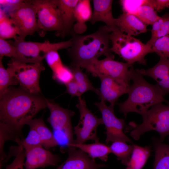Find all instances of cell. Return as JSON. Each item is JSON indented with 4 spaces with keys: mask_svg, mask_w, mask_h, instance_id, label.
<instances>
[{
    "mask_svg": "<svg viewBox=\"0 0 169 169\" xmlns=\"http://www.w3.org/2000/svg\"><path fill=\"white\" fill-rule=\"evenodd\" d=\"M0 99V136L16 143L23 138L24 126L47 107L46 98L20 86H10Z\"/></svg>",
    "mask_w": 169,
    "mask_h": 169,
    "instance_id": "1",
    "label": "cell"
},
{
    "mask_svg": "<svg viewBox=\"0 0 169 169\" xmlns=\"http://www.w3.org/2000/svg\"><path fill=\"white\" fill-rule=\"evenodd\" d=\"M106 26L100 27L95 32L80 35L73 30L70 33L71 46L68 50L71 60V66L87 70L92 63L102 55L114 58L109 46L110 33Z\"/></svg>",
    "mask_w": 169,
    "mask_h": 169,
    "instance_id": "2",
    "label": "cell"
},
{
    "mask_svg": "<svg viewBox=\"0 0 169 169\" xmlns=\"http://www.w3.org/2000/svg\"><path fill=\"white\" fill-rule=\"evenodd\" d=\"M131 79L133 83L130 85L128 97L125 101L117 104L119 111L125 116L130 112L141 115L153 105L159 103L169 102L164 98L165 95L158 86L147 82L141 73L139 69L130 68Z\"/></svg>",
    "mask_w": 169,
    "mask_h": 169,
    "instance_id": "3",
    "label": "cell"
},
{
    "mask_svg": "<svg viewBox=\"0 0 169 169\" xmlns=\"http://www.w3.org/2000/svg\"><path fill=\"white\" fill-rule=\"evenodd\" d=\"M141 115L142 121L141 124L131 122L125 128L127 131L131 130L130 135L134 139L138 140L145 133L155 131L159 133L161 142L167 136L169 141V105L157 103Z\"/></svg>",
    "mask_w": 169,
    "mask_h": 169,
    "instance_id": "4",
    "label": "cell"
},
{
    "mask_svg": "<svg viewBox=\"0 0 169 169\" xmlns=\"http://www.w3.org/2000/svg\"><path fill=\"white\" fill-rule=\"evenodd\" d=\"M110 40L112 44L110 47L111 51L118 54L131 65L135 62L146 64V56L153 53L149 45L143 43L133 36L121 32L119 29L111 32Z\"/></svg>",
    "mask_w": 169,
    "mask_h": 169,
    "instance_id": "5",
    "label": "cell"
},
{
    "mask_svg": "<svg viewBox=\"0 0 169 169\" xmlns=\"http://www.w3.org/2000/svg\"><path fill=\"white\" fill-rule=\"evenodd\" d=\"M16 48L17 55L12 60L26 63L42 62L46 54L51 51L67 49L71 45V39L65 41L51 43L46 40L43 42L25 41L17 36L10 42Z\"/></svg>",
    "mask_w": 169,
    "mask_h": 169,
    "instance_id": "6",
    "label": "cell"
},
{
    "mask_svg": "<svg viewBox=\"0 0 169 169\" xmlns=\"http://www.w3.org/2000/svg\"><path fill=\"white\" fill-rule=\"evenodd\" d=\"M8 66L7 70L19 86L32 93H41L40 75L45 69L42 62L26 63L11 59Z\"/></svg>",
    "mask_w": 169,
    "mask_h": 169,
    "instance_id": "7",
    "label": "cell"
},
{
    "mask_svg": "<svg viewBox=\"0 0 169 169\" xmlns=\"http://www.w3.org/2000/svg\"><path fill=\"white\" fill-rule=\"evenodd\" d=\"M78 102L76 106L80 115L78 124L74 128V134L76 137L74 143H84L89 140L100 141L97 130L99 125L104 124L102 118H98L88 109L81 97H78Z\"/></svg>",
    "mask_w": 169,
    "mask_h": 169,
    "instance_id": "8",
    "label": "cell"
},
{
    "mask_svg": "<svg viewBox=\"0 0 169 169\" xmlns=\"http://www.w3.org/2000/svg\"><path fill=\"white\" fill-rule=\"evenodd\" d=\"M36 11L38 32L41 37L48 31H56L57 36L63 30L62 21L57 6L53 0H31Z\"/></svg>",
    "mask_w": 169,
    "mask_h": 169,
    "instance_id": "9",
    "label": "cell"
},
{
    "mask_svg": "<svg viewBox=\"0 0 169 169\" xmlns=\"http://www.w3.org/2000/svg\"><path fill=\"white\" fill-rule=\"evenodd\" d=\"M94 104L101 113V118L105 126L106 144L116 141L133 143L131 140L123 131V130L127 126L125 120L118 118L115 115V105L110 104V105L107 106L105 101L102 100L99 102H95Z\"/></svg>",
    "mask_w": 169,
    "mask_h": 169,
    "instance_id": "10",
    "label": "cell"
},
{
    "mask_svg": "<svg viewBox=\"0 0 169 169\" xmlns=\"http://www.w3.org/2000/svg\"><path fill=\"white\" fill-rule=\"evenodd\" d=\"M8 16L18 28L20 39L25 40L27 36L38 31L36 9L31 0H24Z\"/></svg>",
    "mask_w": 169,
    "mask_h": 169,
    "instance_id": "11",
    "label": "cell"
},
{
    "mask_svg": "<svg viewBox=\"0 0 169 169\" xmlns=\"http://www.w3.org/2000/svg\"><path fill=\"white\" fill-rule=\"evenodd\" d=\"M107 56L104 59L94 61L86 70L94 76L104 75L123 80L129 84L131 80L130 68L128 63L115 60Z\"/></svg>",
    "mask_w": 169,
    "mask_h": 169,
    "instance_id": "12",
    "label": "cell"
},
{
    "mask_svg": "<svg viewBox=\"0 0 169 169\" xmlns=\"http://www.w3.org/2000/svg\"><path fill=\"white\" fill-rule=\"evenodd\" d=\"M42 146L24 148L25 151V169H35L38 168L57 165L61 161L59 156L54 154Z\"/></svg>",
    "mask_w": 169,
    "mask_h": 169,
    "instance_id": "13",
    "label": "cell"
},
{
    "mask_svg": "<svg viewBox=\"0 0 169 169\" xmlns=\"http://www.w3.org/2000/svg\"><path fill=\"white\" fill-rule=\"evenodd\" d=\"M97 77L101 81L98 95L101 100L107 101L115 105L121 96L128 93L130 85L124 80L104 75Z\"/></svg>",
    "mask_w": 169,
    "mask_h": 169,
    "instance_id": "14",
    "label": "cell"
},
{
    "mask_svg": "<svg viewBox=\"0 0 169 169\" xmlns=\"http://www.w3.org/2000/svg\"><path fill=\"white\" fill-rule=\"evenodd\" d=\"M66 160L56 169H100L106 166L104 164L96 163L81 150L71 146L67 150Z\"/></svg>",
    "mask_w": 169,
    "mask_h": 169,
    "instance_id": "15",
    "label": "cell"
},
{
    "mask_svg": "<svg viewBox=\"0 0 169 169\" xmlns=\"http://www.w3.org/2000/svg\"><path fill=\"white\" fill-rule=\"evenodd\" d=\"M47 107L50 115L47 119L53 131H59L72 128L71 118L75 114L74 111L64 109L51 100L46 98Z\"/></svg>",
    "mask_w": 169,
    "mask_h": 169,
    "instance_id": "16",
    "label": "cell"
},
{
    "mask_svg": "<svg viewBox=\"0 0 169 169\" xmlns=\"http://www.w3.org/2000/svg\"><path fill=\"white\" fill-rule=\"evenodd\" d=\"M93 11L90 21L91 23L93 24L97 22H103L111 32L118 29L112 13L113 0H93Z\"/></svg>",
    "mask_w": 169,
    "mask_h": 169,
    "instance_id": "17",
    "label": "cell"
},
{
    "mask_svg": "<svg viewBox=\"0 0 169 169\" xmlns=\"http://www.w3.org/2000/svg\"><path fill=\"white\" fill-rule=\"evenodd\" d=\"M143 75L153 78L165 96L169 94V59L160 58L157 64L147 69H139Z\"/></svg>",
    "mask_w": 169,
    "mask_h": 169,
    "instance_id": "18",
    "label": "cell"
},
{
    "mask_svg": "<svg viewBox=\"0 0 169 169\" xmlns=\"http://www.w3.org/2000/svg\"><path fill=\"white\" fill-rule=\"evenodd\" d=\"M60 13L63 30L60 36L63 37L70 34L75 21L74 12L79 0H53Z\"/></svg>",
    "mask_w": 169,
    "mask_h": 169,
    "instance_id": "19",
    "label": "cell"
},
{
    "mask_svg": "<svg viewBox=\"0 0 169 169\" xmlns=\"http://www.w3.org/2000/svg\"><path fill=\"white\" fill-rule=\"evenodd\" d=\"M115 26L121 32L130 35L136 36L147 32L146 24L136 16L123 12L115 18Z\"/></svg>",
    "mask_w": 169,
    "mask_h": 169,
    "instance_id": "20",
    "label": "cell"
},
{
    "mask_svg": "<svg viewBox=\"0 0 169 169\" xmlns=\"http://www.w3.org/2000/svg\"><path fill=\"white\" fill-rule=\"evenodd\" d=\"M93 12L90 0H79L74 12L76 23L73 26V31L77 34H80L86 29L85 23L90 20Z\"/></svg>",
    "mask_w": 169,
    "mask_h": 169,
    "instance_id": "21",
    "label": "cell"
},
{
    "mask_svg": "<svg viewBox=\"0 0 169 169\" xmlns=\"http://www.w3.org/2000/svg\"><path fill=\"white\" fill-rule=\"evenodd\" d=\"M71 146L81 150L94 160L98 158L102 161H106L108 155L111 153L110 146L100 141L89 144L74 143L70 144L69 147Z\"/></svg>",
    "mask_w": 169,
    "mask_h": 169,
    "instance_id": "22",
    "label": "cell"
},
{
    "mask_svg": "<svg viewBox=\"0 0 169 169\" xmlns=\"http://www.w3.org/2000/svg\"><path fill=\"white\" fill-rule=\"evenodd\" d=\"M27 125L33 127L38 133L43 147L47 150L58 145L53 133L44 122L43 117L33 119Z\"/></svg>",
    "mask_w": 169,
    "mask_h": 169,
    "instance_id": "23",
    "label": "cell"
},
{
    "mask_svg": "<svg viewBox=\"0 0 169 169\" xmlns=\"http://www.w3.org/2000/svg\"><path fill=\"white\" fill-rule=\"evenodd\" d=\"M152 140L155 152L154 169H169V144L156 137Z\"/></svg>",
    "mask_w": 169,
    "mask_h": 169,
    "instance_id": "24",
    "label": "cell"
},
{
    "mask_svg": "<svg viewBox=\"0 0 169 169\" xmlns=\"http://www.w3.org/2000/svg\"><path fill=\"white\" fill-rule=\"evenodd\" d=\"M150 146L142 147L134 145V149L126 169H141L151 154Z\"/></svg>",
    "mask_w": 169,
    "mask_h": 169,
    "instance_id": "25",
    "label": "cell"
},
{
    "mask_svg": "<svg viewBox=\"0 0 169 169\" xmlns=\"http://www.w3.org/2000/svg\"><path fill=\"white\" fill-rule=\"evenodd\" d=\"M134 145L127 144L126 142L116 141L113 142L110 146L111 152L115 155L118 160L126 166L130 159Z\"/></svg>",
    "mask_w": 169,
    "mask_h": 169,
    "instance_id": "26",
    "label": "cell"
},
{
    "mask_svg": "<svg viewBox=\"0 0 169 169\" xmlns=\"http://www.w3.org/2000/svg\"><path fill=\"white\" fill-rule=\"evenodd\" d=\"M70 69L73 79L78 85L80 96L84 93L89 90L92 91L98 95L99 89L95 88L93 86L86 74L83 72L80 67L71 66Z\"/></svg>",
    "mask_w": 169,
    "mask_h": 169,
    "instance_id": "27",
    "label": "cell"
},
{
    "mask_svg": "<svg viewBox=\"0 0 169 169\" xmlns=\"http://www.w3.org/2000/svg\"><path fill=\"white\" fill-rule=\"evenodd\" d=\"M18 34V28L8 16L0 9V38L15 39Z\"/></svg>",
    "mask_w": 169,
    "mask_h": 169,
    "instance_id": "28",
    "label": "cell"
},
{
    "mask_svg": "<svg viewBox=\"0 0 169 169\" xmlns=\"http://www.w3.org/2000/svg\"><path fill=\"white\" fill-rule=\"evenodd\" d=\"M135 16L147 25H152L160 17L151 6V0L140 8Z\"/></svg>",
    "mask_w": 169,
    "mask_h": 169,
    "instance_id": "29",
    "label": "cell"
},
{
    "mask_svg": "<svg viewBox=\"0 0 169 169\" xmlns=\"http://www.w3.org/2000/svg\"><path fill=\"white\" fill-rule=\"evenodd\" d=\"M151 48L160 58L169 59V35L156 39L153 43Z\"/></svg>",
    "mask_w": 169,
    "mask_h": 169,
    "instance_id": "30",
    "label": "cell"
},
{
    "mask_svg": "<svg viewBox=\"0 0 169 169\" xmlns=\"http://www.w3.org/2000/svg\"><path fill=\"white\" fill-rule=\"evenodd\" d=\"M2 59H0V97L5 93L10 86L18 84L3 66Z\"/></svg>",
    "mask_w": 169,
    "mask_h": 169,
    "instance_id": "31",
    "label": "cell"
},
{
    "mask_svg": "<svg viewBox=\"0 0 169 169\" xmlns=\"http://www.w3.org/2000/svg\"><path fill=\"white\" fill-rule=\"evenodd\" d=\"M17 144L18 146L16 147L15 157L11 163L6 166V169H23L26 158L25 151L20 143Z\"/></svg>",
    "mask_w": 169,
    "mask_h": 169,
    "instance_id": "32",
    "label": "cell"
},
{
    "mask_svg": "<svg viewBox=\"0 0 169 169\" xmlns=\"http://www.w3.org/2000/svg\"><path fill=\"white\" fill-rule=\"evenodd\" d=\"M148 0H121L120 1L123 12L136 15L140 8Z\"/></svg>",
    "mask_w": 169,
    "mask_h": 169,
    "instance_id": "33",
    "label": "cell"
},
{
    "mask_svg": "<svg viewBox=\"0 0 169 169\" xmlns=\"http://www.w3.org/2000/svg\"><path fill=\"white\" fill-rule=\"evenodd\" d=\"M53 78L59 82L65 84L73 78L70 69L63 65L55 71L53 73Z\"/></svg>",
    "mask_w": 169,
    "mask_h": 169,
    "instance_id": "34",
    "label": "cell"
},
{
    "mask_svg": "<svg viewBox=\"0 0 169 169\" xmlns=\"http://www.w3.org/2000/svg\"><path fill=\"white\" fill-rule=\"evenodd\" d=\"M29 127L30 130L27 137L25 138L21 139L19 142L21 144L23 148L37 146H42L39 136L36 130L33 127L29 126Z\"/></svg>",
    "mask_w": 169,
    "mask_h": 169,
    "instance_id": "35",
    "label": "cell"
},
{
    "mask_svg": "<svg viewBox=\"0 0 169 169\" xmlns=\"http://www.w3.org/2000/svg\"><path fill=\"white\" fill-rule=\"evenodd\" d=\"M17 50L15 47L4 39L0 38V59L4 56L14 59L17 57Z\"/></svg>",
    "mask_w": 169,
    "mask_h": 169,
    "instance_id": "36",
    "label": "cell"
},
{
    "mask_svg": "<svg viewBox=\"0 0 169 169\" xmlns=\"http://www.w3.org/2000/svg\"><path fill=\"white\" fill-rule=\"evenodd\" d=\"M45 59L53 73L64 65L58 51L52 50L49 51L46 54Z\"/></svg>",
    "mask_w": 169,
    "mask_h": 169,
    "instance_id": "37",
    "label": "cell"
},
{
    "mask_svg": "<svg viewBox=\"0 0 169 169\" xmlns=\"http://www.w3.org/2000/svg\"><path fill=\"white\" fill-rule=\"evenodd\" d=\"M163 16L164 20L160 28L154 35L151 36L150 39L146 43L151 47L153 43L156 39L169 34V13H166Z\"/></svg>",
    "mask_w": 169,
    "mask_h": 169,
    "instance_id": "38",
    "label": "cell"
},
{
    "mask_svg": "<svg viewBox=\"0 0 169 169\" xmlns=\"http://www.w3.org/2000/svg\"><path fill=\"white\" fill-rule=\"evenodd\" d=\"M24 0H0V9L3 10L8 15L17 9Z\"/></svg>",
    "mask_w": 169,
    "mask_h": 169,
    "instance_id": "39",
    "label": "cell"
},
{
    "mask_svg": "<svg viewBox=\"0 0 169 169\" xmlns=\"http://www.w3.org/2000/svg\"><path fill=\"white\" fill-rule=\"evenodd\" d=\"M65 85L66 88V92L71 96L81 97L79 93L78 85L73 78Z\"/></svg>",
    "mask_w": 169,
    "mask_h": 169,
    "instance_id": "40",
    "label": "cell"
},
{
    "mask_svg": "<svg viewBox=\"0 0 169 169\" xmlns=\"http://www.w3.org/2000/svg\"><path fill=\"white\" fill-rule=\"evenodd\" d=\"M151 6L156 12L169 8V0H151Z\"/></svg>",
    "mask_w": 169,
    "mask_h": 169,
    "instance_id": "41",
    "label": "cell"
},
{
    "mask_svg": "<svg viewBox=\"0 0 169 169\" xmlns=\"http://www.w3.org/2000/svg\"><path fill=\"white\" fill-rule=\"evenodd\" d=\"M164 20V17L162 16L160 17L152 25L151 36L154 35L160 28Z\"/></svg>",
    "mask_w": 169,
    "mask_h": 169,
    "instance_id": "42",
    "label": "cell"
},
{
    "mask_svg": "<svg viewBox=\"0 0 169 169\" xmlns=\"http://www.w3.org/2000/svg\"></svg>",
    "mask_w": 169,
    "mask_h": 169,
    "instance_id": "43",
    "label": "cell"
}]
</instances>
